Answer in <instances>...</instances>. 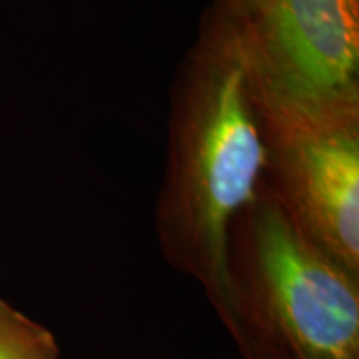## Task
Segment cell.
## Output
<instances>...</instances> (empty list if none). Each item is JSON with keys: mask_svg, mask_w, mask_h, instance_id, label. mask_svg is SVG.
<instances>
[{"mask_svg": "<svg viewBox=\"0 0 359 359\" xmlns=\"http://www.w3.org/2000/svg\"><path fill=\"white\" fill-rule=\"evenodd\" d=\"M263 168V138L235 25L212 8L170 92L155 231L167 263L198 283L224 326L228 233L258 195Z\"/></svg>", "mask_w": 359, "mask_h": 359, "instance_id": "cell-1", "label": "cell"}, {"mask_svg": "<svg viewBox=\"0 0 359 359\" xmlns=\"http://www.w3.org/2000/svg\"><path fill=\"white\" fill-rule=\"evenodd\" d=\"M233 339L253 336L285 359H359V275L291 223L263 185L226 243Z\"/></svg>", "mask_w": 359, "mask_h": 359, "instance_id": "cell-2", "label": "cell"}, {"mask_svg": "<svg viewBox=\"0 0 359 359\" xmlns=\"http://www.w3.org/2000/svg\"><path fill=\"white\" fill-rule=\"evenodd\" d=\"M253 102L263 188L308 240L359 275V107L303 110Z\"/></svg>", "mask_w": 359, "mask_h": 359, "instance_id": "cell-3", "label": "cell"}, {"mask_svg": "<svg viewBox=\"0 0 359 359\" xmlns=\"http://www.w3.org/2000/svg\"><path fill=\"white\" fill-rule=\"evenodd\" d=\"M230 20L255 98L303 110L358 109L359 0H259Z\"/></svg>", "mask_w": 359, "mask_h": 359, "instance_id": "cell-4", "label": "cell"}, {"mask_svg": "<svg viewBox=\"0 0 359 359\" xmlns=\"http://www.w3.org/2000/svg\"><path fill=\"white\" fill-rule=\"evenodd\" d=\"M0 359H60L47 327L0 298Z\"/></svg>", "mask_w": 359, "mask_h": 359, "instance_id": "cell-5", "label": "cell"}, {"mask_svg": "<svg viewBox=\"0 0 359 359\" xmlns=\"http://www.w3.org/2000/svg\"><path fill=\"white\" fill-rule=\"evenodd\" d=\"M238 349H240L243 359H285L280 353L269 348L263 341H259L253 336H243V338L235 341Z\"/></svg>", "mask_w": 359, "mask_h": 359, "instance_id": "cell-6", "label": "cell"}, {"mask_svg": "<svg viewBox=\"0 0 359 359\" xmlns=\"http://www.w3.org/2000/svg\"><path fill=\"white\" fill-rule=\"evenodd\" d=\"M258 2L259 0H218L213 11L223 13L230 19H240L253 11Z\"/></svg>", "mask_w": 359, "mask_h": 359, "instance_id": "cell-7", "label": "cell"}]
</instances>
